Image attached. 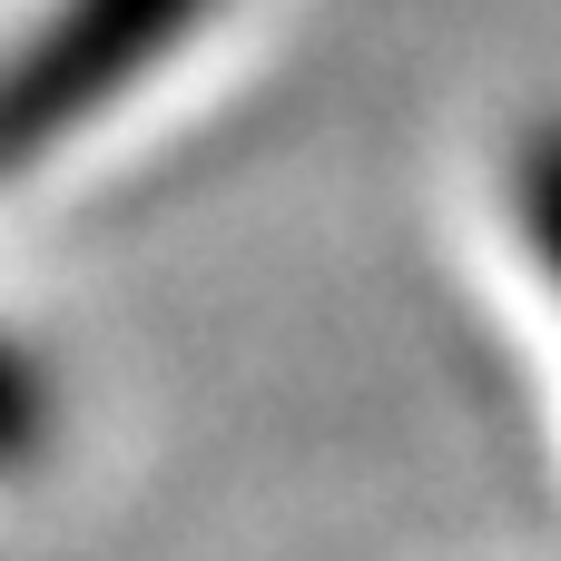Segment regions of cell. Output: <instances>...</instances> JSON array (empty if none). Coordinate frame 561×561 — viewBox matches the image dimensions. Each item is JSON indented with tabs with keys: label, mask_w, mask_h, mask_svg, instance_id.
<instances>
[{
	"label": "cell",
	"mask_w": 561,
	"mask_h": 561,
	"mask_svg": "<svg viewBox=\"0 0 561 561\" xmlns=\"http://www.w3.org/2000/svg\"><path fill=\"white\" fill-rule=\"evenodd\" d=\"M207 0H49V20L0 59V178L89 128L138 69H158Z\"/></svg>",
	"instance_id": "6da1fadb"
},
{
	"label": "cell",
	"mask_w": 561,
	"mask_h": 561,
	"mask_svg": "<svg viewBox=\"0 0 561 561\" xmlns=\"http://www.w3.org/2000/svg\"><path fill=\"white\" fill-rule=\"evenodd\" d=\"M513 217H523L533 266L561 286V128H533V138L513 148Z\"/></svg>",
	"instance_id": "7a4b0ae2"
},
{
	"label": "cell",
	"mask_w": 561,
	"mask_h": 561,
	"mask_svg": "<svg viewBox=\"0 0 561 561\" xmlns=\"http://www.w3.org/2000/svg\"><path fill=\"white\" fill-rule=\"evenodd\" d=\"M49 434V394H39V365L0 335V473H20Z\"/></svg>",
	"instance_id": "3957f363"
}]
</instances>
